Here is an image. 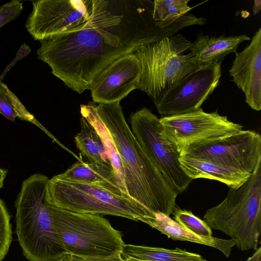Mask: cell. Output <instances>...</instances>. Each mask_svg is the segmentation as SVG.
I'll return each mask as SVG.
<instances>
[{
    "mask_svg": "<svg viewBox=\"0 0 261 261\" xmlns=\"http://www.w3.org/2000/svg\"><path fill=\"white\" fill-rule=\"evenodd\" d=\"M191 42L181 34L143 46L134 54L142 73L138 89L154 101L200 65L189 50Z\"/></svg>",
    "mask_w": 261,
    "mask_h": 261,
    "instance_id": "6",
    "label": "cell"
},
{
    "mask_svg": "<svg viewBox=\"0 0 261 261\" xmlns=\"http://www.w3.org/2000/svg\"><path fill=\"white\" fill-rule=\"evenodd\" d=\"M222 61L200 65L179 83L165 92L154 104L162 116L196 111L217 87Z\"/></svg>",
    "mask_w": 261,
    "mask_h": 261,
    "instance_id": "12",
    "label": "cell"
},
{
    "mask_svg": "<svg viewBox=\"0 0 261 261\" xmlns=\"http://www.w3.org/2000/svg\"><path fill=\"white\" fill-rule=\"evenodd\" d=\"M189 2L190 0L153 1V18L159 21L177 18L196 7H190Z\"/></svg>",
    "mask_w": 261,
    "mask_h": 261,
    "instance_id": "22",
    "label": "cell"
},
{
    "mask_svg": "<svg viewBox=\"0 0 261 261\" xmlns=\"http://www.w3.org/2000/svg\"><path fill=\"white\" fill-rule=\"evenodd\" d=\"M129 122L137 141L169 184L178 194L184 192L192 179L181 168L179 154L165 137L160 118L143 108L132 113Z\"/></svg>",
    "mask_w": 261,
    "mask_h": 261,
    "instance_id": "8",
    "label": "cell"
},
{
    "mask_svg": "<svg viewBox=\"0 0 261 261\" xmlns=\"http://www.w3.org/2000/svg\"><path fill=\"white\" fill-rule=\"evenodd\" d=\"M146 261H207L201 255L180 248L173 249L125 244L122 253Z\"/></svg>",
    "mask_w": 261,
    "mask_h": 261,
    "instance_id": "20",
    "label": "cell"
},
{
    "mask_svg": "<svg viewBox=\"0 0 261 261\" xmlns=\"http://www.w3.org/2000/svg\"><path fill=\"white\" fill-rule=\"evenodd\" d=\"M48 199L56 207L74 212L121 217L143 222L149 217L131 199L92 184L66 180L57 175L49 179Z\"/></svg>",
    "mask_w": 261,
    "mask_h": 261,
    "instance_id": "7",
    "label": "cell"
},
{
    "mask_svg": "<svg viewBox=\"0 0 261 261\" xmlns=\"http://www.w3.org/2000/svg\"><path fill=\"white\" fill-rule=\"evenodd\" d=\"M180 167L192 180L206 178L221 182L230 188H237L245 182L250 174L214 162L179 156Z\"/></svg>",
    "mask_w": 261,
    "mask_h": 261,
    "instance_id": "15",
    "label": "cell"
},
{
    "mask_svg": "<svg viewBox=\"0 0 261 261\" xmlns=\"http://www.w3.org/2000/svg\"><path fill=\"white\" fill-rule=\"evenodd\" d=\"M232 81L244 93L245 101L253 110H261V28L249 45L236 53L229 70Z\"/></svg>",
    "mask_w": 261,
    "mask_h": 261,
    "instance_id": "14",
    "label": "cell"
},
{
    "mask_svg": "<svg viewBox=\"0 0 261 261\" xmlns=\"http://www.w3.org/2000/svg\"><path fill=\"white\" fill-rule=\"evenodd\" d=\"M57 175L66 180L95 185L123 195L116 182L113 171L93 163L78 161L65 172Z\"/></svg>",
    "mask_w": 261,
    "mask_h": 261,
    "instance_id": "18",
    "label": "cell"
},
{
    "mask_svg": "<svg viewBox=\"0 0 261 261\" xmlns=\"http://www.w3.org/2000/svg\"><path fill=\"white\" fill-rule=\"evenodd\" d=\"M11 216L4 202L0 198V261L8 252L12 241Z\"/></svg>",
    "mask_w": 261,
    "mask_h": 261,
    "instance_id": "24",
    "label": "cell"
},
{
    "mask_svg": "<svg viewBox=\"0 0 261 261\" xmlns=\"http://www.w3.org/2000/svg\"><path fill=\"white\" fill-rule=\"evenodd\" d=\"M204 221L230 237L241 250H256L261 233V161L250 178L230 188L219 204L208 208Z\"/></svg>",
    "mask_w": 261,
    "mask_h": 261,
    "instance_id": "4",
    "label": "cell"
},
{
    "mask_svg": "<svg viewBox=\"0 0 261 261\" xmlns=\"http://www.w3.org/2000/svg\"><path fill=\"white\" fill-rule=\"evenodd\" d=\"M49 179L40 173L25 179L15 202L16 233L29 261H57L67 253L54 227Z\"/></svg>",
    "mask_w": 261,
    "mask_h": 261,
    "instance_id": "3",
    "label": "cell"
},
{
    "mask_svg": "<svg viewBox=\"0 0 261 261\" xmlns=\"http://www.w3.org/2000/svg\"><path fill=\"white\" fill-rule=\"evenodd\" d=\"M31 52L30 47L27 45L25 43L22 45L17 52L16 55V58L17 60L21 59L24 57L26 56Z\"/></svg>",
    "mask_w": 261,
    "mask_h": 261,
    "instance_id": "27",
    "label": "cell"
},
{
    "mask_svg": "<svg viewBox=\"0 0 261 261\" xmlns=\"http://www.w3.org/2000/svg\"><path fill=\"white\" fill-rule=\"evenodd\" d=\"M51 214L56 233L67 254L105 258L123 253L125 244L120 232L99 215L74 212L53 204Z\"/></svg>",
    "mask_w": 261,
    "mask_h": 261,
    "instance_id": "5",
    "label": "cell"
},
{
    "mask_svg": "<svg viewBox=\"0 0 261 261\" xmlns=\"http://www.w3.org/2000/svg\"><path fill=\"white\" fill-rule=\"evenodd\" d=\"M33 10L25 23L34 40L82 29L89 21L93 0H38L32 1Z\"/></svg>",
    "mask_w": 261,
    "mask_h": 261,
    "instance_id": "10",
    "label": "cell"
},
{
    "mask_svg": "<svg viewBox=\"0 0 261 261\" xmlns=\"http://www.w3.org/2000/svg\"><path fill=\"white\" fill-rule=\"evenodd\" d=\"M153 9L150 0H93L85 26L41 41L37 58L67 87L81 94L91 89L95 77L114 61L190 25L184 15L156 21Z\"/></svg>",
    "mask_w": 261,
    "mask_h": 261,
    "instance_id": "1",
    "label": "cell"
},
{
    "mask_svg": "<svg viewBox=\"0 0 261 261\" xmlns=\"http://www.w3.org/2000/svg\"><path fill=\"white\" fill-rule=\"evenodd\" d=\"M167 140L179 153L184 149L230 135L243 126L217 111L206 113L201 108L188 113L160 118Z\"/></svg>",
    "mask_w": 261,
    "mask_h": 261,
    "instance_id": "9",
    "label": "cell"
},
{
    "mask_svg": "<svg viewBox=\"0 0 261 261\" xmlns=\"http://www.w3.org/2000/svg\"><path fill=\"white\" fill-rule=\"evenodd\" d=\"M0 113L14 122L16 117L40 124L7 86L0 81Z\"/></svg>",
    "mask_w": 261,
    "mask_h": 261,
    "instance_id": "21",
    "label": "cell"
},
{
    "mask_svg": "<svg viewBox=\"0 0 261 261\" xmlns=\"http://www.w3.org/2000/svg\"><path fill=\"white\" fill-rule=\"evenodd\" d=\"M245 261H261V247H258L253 254Z\"/></svg>",
    "mask_w": 261,
    "mask_h": 261,
    "instance_id": "28",
    "label": "cell"
},
{
    "mask_svg": "<svg viewBox=\"0 0 261 261\" xmlns=\"http://www.w3.org/2000/svg\"><path fill=\"white\" fill-rule=\"evenodd\" d=\"M57 261H71L70 255L66 253Z\"/></svg>",
    "mask_w": 261,
    "mask_h": 261,
    "instance_id": "31",
    "label": "cell"
},
{
    "mask_svg": "<svg viewBox=\"0 0 261 261\" xmlns=\"http://www.w3.org/2000/svg\"><path fill=\"white\" fill-rule=\"evenodd\" d=\"M250 40L245 35L219 37L200 35L191 43L189 50L194 54L197 63L204 65L222 61L228 54L236 53L241 43Z\"/></svg>",
    "mask_w": 261,
    "mask_h": 261,
    "instance_id": "17",
    "label": "cell"
},
{
    "mask_svg": "<svg viewBox=\"0 0 261 261\" xmlns=\"http://www.w3.org/2000/svg\"><path fill=\"white\" fill-rule=\"evenodd\" d=\"M261 8V1L255 0L253 6V13L254 15H256L260 11Z\"/></svg>",
    "mask_w": 261,
    "mask_h": 261,
    "instance_id": "30",
    "label": "cell"
},
{
    "mask_svg": "<svg viewBox=\"0 0 261 261\" xmlns=\"http://www.w3.org/2000/svg\"><path fill=\"white\" fill-rule=\"evenodd\" d=\"M8 170L5 169H2L0 167V188L3 187L4 181L6 176Z\"/></svg>",
    "mask_w": 261,
    "mask_h": 261,
    "instance_id": "29",
    "label": "cell"
},
{
    "mask_svg": "<svg viewBox=\"0 0 261 261\" xmlns=\"http://www.w3.org/2000/svg\"><path fill=\"white\" fill-rule=\"evenodd\" d=\"M172 214L175 221L179 225L195 233L205 237H212L211 227L206 223L194 215L191 211L175 207Z\"/></svg>",
    "mask_w": 261,
    "mask_h": 261,
    "instance_id": "23",
    "label": "cell"
},
{
    "mask_svg": "<svg viewBox=\"0 0 261 261\" xmlns=\"http://www.w3.org/2000/svg\"><path fill=\"white\" fill-rule=\"evenodd\" d=\"M23 9L22 3L17 0L7 3L0 7V29L17 18Z\"/></svg>",
    "mask_w": 261,
    "mask_h": 261,
    "instance_id": "25",
    "label": "cell"
},
{
    "mask_svg": "<svg viewBox=\"0 0 261 261\" xmlns=\"http://www.w3.org/2000/svg\"><path fill=\"white\" fill-rule=\"evenodd\" d=\"M124 257H122V254L105 258H81L70 255L71 261H146L129 256Z\"/></svg>",
    "mask_w": 261,
    "mask_h": 261,
    "instance_id": "26",
    "label": "cell"
},
{
    "mask_svg": "<svg viewBox=\"0 0 261 261\" xmlns=\"http://www.w3.org/2000/svg\"><path fill=\"white\" fill-rule=\"evenodd\" d=\"M80 128L74 139L81 153L88 162L112 170L109 153L101 138L91 123L83 116L80 118Z\"/></svg>",
    "mask_w": 261,
    "mask_h": 261,
    "instance_id": "19",
    "label": "cell"
},
{
    "mask_svg": "<svg viewBox=\"0 0 261 261\" xmlns=\"http://www.w3.org/2000/svg\"><path fill=\"white\" fill-rule=\"evenodd\" d=\"M142 69L134 53L120 57L106 67L94 79L90 89L94 103L120 101L137 89Z\"/></svg>",
    "mask_w": 261,
    "mask_h": 261,
    "instance_id": "13",
    "label": "cell"
},
{
    "mask_svg": "<svg viewBox=\"0 0 261 261\" xmlns=\"http://www.w3.org/2000/svg\"><path fill=\"white\" fill-rule=\"evenodd\" d=\"M142 222L158 230L169 238L213 247L221 251L227 257L230 256L232 248L235 246L231 239H223L213 236L205 237L197 235L162 213H157L154 217L145 218Z\"/></svg>",
    "mask_w": 261,
    "mask_h": 261,
    "instance_id": "16",
    "label": "cell"
},
{
    "mask_svg": "<svg viewBox=\"0 0 261 261\" xmlns=\"http://www.w3.org/2000/svg\"><path fill=\"white\" fill-rule=\"evenodd\" d=\"M179 156L210 161L251 174L261 161V137L255 131L242 129L186 148L180 152Z\"/></svg>",
    "mask_w": 261,
    "mask_h": 261,
    "instance_id": "11",
    "label": "cell"
},
{
    "mask_svg": "<svg viewBox=\"0 0 261 261\" xmlns=\"http://www.w3.org/2000/svg\"><path fill=\"white\" fill-rule=\"evenodd\" d=\"M120 101L96 106L122 165L125 195L142 206L149 217H168L178 193L169 184L140 146L127 123Z\"/></svg>",
    "mask_w": 261,
    "mask_h": 261,
    "instance_id": "2",
    "label": "cell"
}]
</instances>
